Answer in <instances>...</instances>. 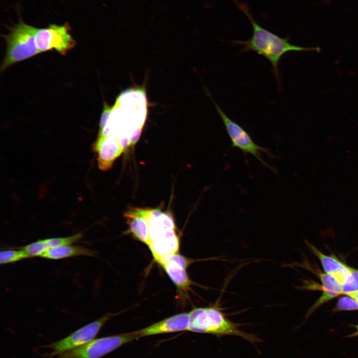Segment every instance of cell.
Returning <instances> with one entry per match:
<instances>
[{
	"label": "cell",
	"mask_w": 358,
	"mask_h": 358,
	"mask_svg": "<svg viewBox=\"0 0 358 358\" xmlns=\"http://www.w3.org/2000/svg\"><path fill=\"white\" fill-rule=\"evenodd\" d=\"M233 0L250 21L253 27V34L247 40H235L232 42L242 46V51L243 52L254 51L267 59L272 66L273 74L279 86L280 84L279 63L285 54L290 51H320L319 47L292 45L289 41V37L282 38L265 29L256 21L246 4L241 3L237 0Z\"/></svg>",
	"instance_id": "6da1fadb"
},
{
	"label": "cell",
	"mask_w": 358,
	"mask_h": 358,
	"mask_svg": "<svg viewBox=\"0 0 358 358\" xmlns=\"http://www.w3.org/2000/svg\"><path fill=\"white\" fill-rule=\"evenodd\" d=\"M240 324L227 318L216 306L194 308L189 312L188 331L210 334L220 338L224 336L241 337L252 344L262 341L256 335L242 331Z\"/></svg>",
	"instance_id": "7a4b0ae2"
},
{
	"label": "cell",
	"mask_w": 358,
	"mask_h": 358,
	"mask_svg": "<svg viewBox=\"0 0 358 358\" xmlns=\"http://www.w3.org/2000/svg\"><path fill=\"white\" fill-rule=\"evenodd\" d=\"M37 29L21 21L4 36L6 51L0 67L1 72L15 63L40 53L35 41Z\"/></svg>",
	"instance_id": "3957f363"
},
{
	"label": "cell",
	"mask_w": 358,
	"mask_h": 358,
	"mask_svg": "<svg viewBox=\"0 0 358 358\" xmlns=\"http://www.w3.org/2000/svg\"><path fill=\"white\" fill-rule=\"evenodd\" d=\"M207 93L213 101L216 110L223 122L227 133L231 141V147L239 149L244 154H250L253 155L264 166L275 172V169L263 160L262 153L266 154L271 158H274V156L268 149L258 145L241 125L233 120L224 112L211 96L208 91Z\"/></svg>",
	"instance_id": "277c9868"
},
{
	"label": "cell",
	"mask_w": 358,
	"mask_h": 358,
	"mask_svg": "<svg viewBox=\"0 0 358 358\" xmlns=\"http://www.w3.org/2000/svg\"><path fill=\"white\" fill-rule=\"evenodd\" d=\"M139 338V336L134 331L94 339L80 347L58 355L56 358H100Z\"/></svg>",
	"instance_id": "5b68a950"
},
{
	"label": "cell",
	"mask_w": 358,
	"mask_h": 358,
	"mask_svg": "<svg viewBox=\"0 0 358 358\" xmlns=\"http://www.w3.org/2000/svg\"><path fill=\"white\" fill-rule=\"evenodd\" d=\"M70 30L71 27L67 23L61 25L50 24L47 27L38 28L35 36L37 48L40 53L54 50L65 55L76 46Z\"/></svg>",
	"instance_id": "8992f818"
},
{
	"label": "cell",
	"mask_w": 358,
	"mask_h": 358,
	"mask_svg": "<svg viewBox=\"0 0 358 358\" xmlns=\"http://www.w3.org/2000/svg\"><path fill=\"white\" fill-rule=\"evenodd\" d=\"M116 315L115 313H111L106 314L82 327L66 337L45 346V348L52 351L48 355L50 357L56 356L92 340L105 323Z\"/></svg>",
	"instance_id": "52a82bcc"
},
{
	"label": "cell",
	"mask_w": 358,
	"mask_h": 358,
	"mask_svg": "<svg viewBox=\"0 0 358 358\" xmlns=\"http://www.w3.org/2000/svg\"><path fill=\"white\" fill-rule=\"evenodd\" d=\"M148 224L150 245L172 238L177 234L172 215L159 209L141 208Z\"/></svg>",
	"instance_id": "ba28073f"
},
{
	"label": "cell",
	"mask_w": 358,
	"mask_h": 358,
	"mask_svg": "<svg viewBox=\"0 0 358 358\" xmlns=\"http://www.w3.org/2000/svg\"><path fill=\"white\" fill-rule=\"evenodd\" d=\"M94 149L97 154L98 167L102 170H107L123 153L124 147L121 141L115 137L98 135Z\"/></svg>",
	"instance_id": "9c48e42d"
},
{
	"label": "cell",
	"mask_w": 358,
	"mask_h": 358,
	"mask_svg": "<svg viewBox=\"0 0 358 358\" xmlns=\"http://www.w3.org/2000/svg\"><path fill=\"white\" fill-rule=\"evenodd\" d=\"M189 312L181 313L163 319L152 325L136 331L140 338L158 334L188 331Z\"/></svg>",
	"instance_id": "30bf717a"
},
{
	"label": "cell",
	"mask_w": 358,
	"mask_h": 358,
	"mask_svg": "<svg viewBox=\"0 0 358 358\" xmlns=\"http://www.w3.org/2000/svg\"><path fill=\"white\" fill-rule=\"evenodd\" d=\"M83 237L81 232L65 237H55L38 240L21 248L29 258L41 257L50 249L59 246L72 245Z\"/></svg>",
	"instance_id": "8fae6325"
},
{
	"label": "cell",
	"mask_w": 358,
	"mask_h": 358,
	"mask_svg": "<svg viewBox=\"0 0 358 358\" xmlns=\"http://www.w3.org/2000/svg\"><path fill=\"white\" fill-rule=\"evenodd\" d=\"M311 252L319 259L325 273L332 275L342 284L350 272V267L341 262L334 256H327L310 243Z\"/></svg>",
	"instance_id": "7c38bea8"
},
{
	"label": "cell",
	"mask_w": 358,
	"mask_h": 358,
	"mask_svg": "<svg viewBox=\"0 0 358 358\" xmlns=\"http://www.w3.org/2000/svg\"><path fill=\"white\" fill-rule=\"evenodd\" d=\"M128 226V231L135 238L148 246L149 236L148 224L141 208H131L124 213Z\"/></svg>",
	"instance_id": "4fadbf2b"
},
{
	"label": "cell",
	"mask_w": 358,
	"mask_h": 358,
	"mask_svg": "<svg viewBox=\"0 0 358 358\" xmlns=\"http://www.w3.org/2000/svg\"><path fill=\"white\" fill-rule=\"evenodd\" d=\"M160 265L179 290L183 292L188 291L192 282L185 268L169 258L164 260Z\"/></svg>",
	"instance_id": "5bb4252c"
},
{
	"label": "cell",
	"mask_w": 358,
	"mask_h": 358,
	"mask_svg": "<svg viewBox=\"0 0 358 358\" xmlns=\"http://www.w3.org/2000/svg\"><path fill=\"white\" fill-rule=\"evenodd\" d=\"M319 274L322 283V294L308 311L307 315L311 314L325 302L342 294L341 284L333 276L326 273H320Z\"/></svg>",
	"instance_id": "9a60e30c"
},
{
	"label": "cell",
	"mask_w": 358,
	"mask_h": 358,
	"mask_svg": "<svg viewBox=\"0 0 358 358\" xmlns=\"http://www.w3.org/2000/svg\"><path fill=\"white\" fill-rule=\"evenodd\" d=\"M95 255V252L89 248L69 245L50 249L40 257L51 260H59L76 256L94 257Z\"/></svg>",
	"instance_id": "2e32d148"
},
{
	"label": "cell",
	"mask_w": 358,
	"mask_h": 358,
	"mask_svg": "<svg viewBox=\"0 0 358 358\" xmlns=\"http://www.w3.org/2000/svg\"><path fill=\"white\" fill-rule=\"evenodd\" d=\"M26 258H29V257L22 249L20 250H2L0 253L1 265L13 263Z\"/></svg>",
	"instance_id": "e0dca14e"
},
{
	"label": "cell",
	"mask_w": 358,
	"mask_h": 358,
	"mask_svg": "<svg viewBox=\"0 0 358 358\" xmlns=\"http://www.w3.org/2000/svg\"><path fill=\"white\" fill-rule=\"evenodd\" d=\"M358 291V270L350 268V272L341 284L342 294Z\"/></svg>",
	"instance_id": "ac0fdd59"
},
{
	"label": "cell",
	"mask_w": 358,
	"mask_h": 358,
	"mask_svg": "<svg viewBox=\"0 0 358 358\" xmlns=\"http://www.w3.org/2000/svg\"><path fill=\"white\" fill-rule=\"evenodd\" d=\"M356 310H358V301L349 295L340 298L334 309L335 311Z\"/></svg>",
	"instance_id": "d6986e66"
},
{
	"label": "cell",
	"mask_w": 358,
	"mask_h": 358,
	"mask_svg": "<svg viewBox=\"0 0 358 358\" xmlns=\"http://www.w3.org/2000/svg\"><path fill=\"white\" fill-rule=\"evenodd\" d=\"M347 295H349V296L354 298V299H355L356 300H357L358 301V291L349 293V294H347Z\"/></svg>",
	"instance_id": "ffe728a7"
},
{
	"label": "cell",
	"mask_w": 358,
	"mask_h": 358,
	"mask_svg": "<svg viewBox=\"0 0 358 358\" xmlns=\"http://www.w3.org/2000/svg\"><path fill=\"white\" fill-rule=\"evenodd\" d=\"M355 327L356 328V331L353 334L350 335L349 337H355L358 336V325L355 326Z\"/></svg>",
	"instance_id": "44dd1931"
}]
</instances>
